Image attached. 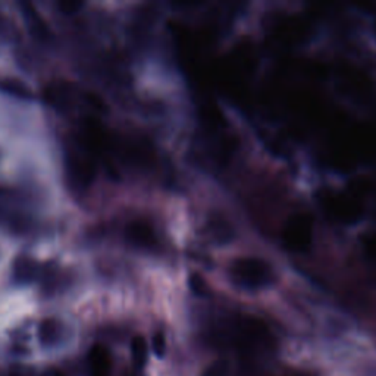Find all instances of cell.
<instances>
[{
	"instance_id": "6",
	"label": "cell",
	"mask_w": 376,
	"mask_h": 376,
	"mask_svg": "<svg viewBox=\"0 0 376 376\" xmlns=\"http://www.w3.org/2000/svg\"><path fill=\"white\" fill-rule=\"evenodd\" d=\"M63 335V328L59 320L53 319V317H46L40 322V325L37 328V336L39 341L43 347L50 348L55 347L61 343Z\"/></svg>"
},
{
	"instance_id": "3",
	"label": "cell",
	"mask_w": 376,
	"mask_h": 376,
	"mask_svg": "<svg viewBox=\"0 0 376 376\" xmlns=\"http://www.w3.org/2000/svg\"><path fill=\"white\" fill-rule=\"evenodd\" d=\"M87 369L90 376H111L112 356L104 346L95 344L87 354Z\"/></svg>"
},
{
	"instance_id": "12",
	"label": "cell",
	"mask_w": 376,
	"mask_h": 376,
	"mask_svg": "<svg viewBox=\"0 0 376 376\" xmlns=\"http://www.w3.org/2000/svg\"><path fill=\"white\" fill-rule=\"evenodd\" d=\"M9 376H30V373L25 369H13Z\"/></svg>"
},
{
	"instance_id": "13",
	"label": "cell",
	"mask_w": 376,
	"mask_h": 376,
	"mask_svg": "<svg viewBox=\"0 0 376 376\" xmlns=\"http://www.w3.org/2000/svg\"><path fill=\"white\" fill-rule=\"evenodd\" d=\"M43 376H65L61 370H49Z\"/></svg>"
},
{
	"instance_id": "5",
	"label": "cell",
	"mask_w": 376,
	"mask_h": 376,
	"mask_svg": "<svg viewBox=\"0 0 376 376\" xmlns=\"http://www.w3.org/2000/svg\"><path fill=\"white\" fill-rule=\"evenodd\" d=\"M21 11H23L24 20L27 23V27H28L30 32L32 34V37H35L40 42H47L50 39V31H49L47 24L44 23V20L37 12V9H35L30 4H23Z\"/></svg>"
},
{
	"instance_id": "14",
	"label": "cell",
	"mask_w": 376,
	"mask_h": 376,
	"mask_svg": "<svg viewBox=\"0 0 376 376\" xmlns=\"http://www.w3.org/2000/svg\"><path fill=\"white\" fill-rule=\"evenodd\" d=\"M125 376H141V375H138V373H128V375H125Z\"/></svg>"
},
{
	"instance_id": "1",
	"label": "cell",
	"mask_w": 376,
	"mask_h": 376,
	"mask_svg": "<svg viewBox=\"0 0 376 376\" xmlns=\"http://www.w3.org/2000/svg\"><path fill=\"white\" fill-rule=\"evenodd\" d=\"M228 281L244 293H260L277 284L275 266L257 255H241L229 259L225 269Z\"/></svg>"
},
{
	"instance_id": "8",
	"label": "cell",
	"mask_w": 376,
	"mask_h": 376,
	"mask_svg": "<svg viewBox=\"0 0 376 376\" xmlns=\"http://www.w3.org/2000/svg\"><path fill=\"white\" fill-rule=\"evenodd\" d=\"M131 357H133V363L137 369H142L146 366L149 357V346L146 339L140 335L134 336L131 341Z\"/></svg>"
},
{
	"instance_id": "4",
	"label": "cell",
	"mask_w": 376,
	"mask_h": 376,
	"mask_svg": "<svg viewBox=\"0 0 376 376\" xmlns=\"http://www.w3.org/2000/svg\"><path fill=\"white\" fill-rule=\"evenodd\" d=\"M40 265L32 257L20 256L12 265V279L16 284H30L40 275Z\"/></svg>"
},
{
	"instance_id": "11",
	"label": "cell",
	"mask_w": 376,
	"mask_h": 376,
	"mask_svg": "<svg viewBox=\"0 0 376 376\" xmlns=\"http://www.w3.org/2000/svg\"><path fill=\"white\" fill-rule=\"evenodd\" d=\"M59 8L63 13L66 15H73L75 12H78L80 8H83V4L81 2H71V0H66V2H61L59 4Z\"/></svg>"
},
{
	"instance_id": "9",
	"label": "cell",
	"mask_w": 376,
	"mask_h": 376,
	"mask_svg": "<svg viewBox=\"0 0 376 376\" xmlns=\"http://www.w3.org/2000/svg\"><path fill=\"white\" fill-rule=\"evenodd\" d=\"M229 372V363L226 360H217L210 363L202 376H226Z\"/></svg>"
},
{
	"instance_id": "7",
	"label": "cell",
	"mask_w": 376,
	"mask_h": 376,
	"mask_svg": "<svg viewBox=\"0 0 376 376\" xmlns=\"http://www.w3.org/2000/svg\"><path fill=\"white\" fill-rule=\"evenodd\" d=\"M0 92L20 100H31L34 97L31 88L16 78H0Z\"/></svg>"
},
{
	"instance_id": "2",
	"label": "cell",
	"mask_w": 376,
	"mask_h": 376,
	"mask_svg": "<svg viewBox=\"0 0 376 376\" xmlns=\"http://www.w3.org/2000/svg\"><path fill=\"white\" fill-rule=\"evenodd\" d=\"M125 238L133 247L145 250V252H153L159 247V238L153 225L142 219H135L127 225Z\"/></svg>"
},
{
	"instance_id": "10",
	"label": "cell",
	"mask_w": 376,
	"mask_h": 376,
	"mask_svg": "<svg viewBox=\"0 0 376 376\" xmlns=\"http://www.w3.org/2000/svg\"><path fill=\"white\" fill-rule=\"evenodd\" d=\"M152 348L157 357H164L166 351V338L162 332H156L152 338Z\"/></svg>"
}]
</instances>
